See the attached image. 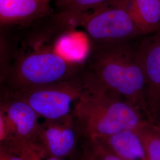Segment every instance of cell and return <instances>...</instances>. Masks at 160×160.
Returning <instances> with one entry per match:
<instances>
[{"instance_id":"cell-2","label":"cell","mask_w":160,"mask_h":160,"mask_svg":"<svg viewBox=\"0 0 160 160\" xmlns=\"http://www.w3.org/2000/svg\"><path fill=\"white\" fill-rule=\"evenodd\" d=\"M87 87L75 105L74 116L80 133L88 140L137 129L144 114L122 98L98 86L86 75Z\"/></svg>"},{"instance_id":"cell-17","label":"cell","mask_w":160,"mask_h":160,"mask_svg":"<svg viewBox=\"0 0 160 160\" xmlns=\"http://www.w3.org/2000/svg\"><path fill=\"white\" fill-rule=\"evenodd\" d=\"M155 128V130L157 132L158 135L159 136L160 138V116H158V118H157V119L156 120L155 123L154 124Z\"/></svg>"},{"instance_id":"cell-15","label":"cell","mask_w":160,"mask_h":160,"mask_svg":"<svg viewBox=\"0 0 160 160\" xmlns=\"http://www.w3.org/2000/svg\"><path fill=\"white\" fill-rule=\"evenodd\" d=\"M0 160H24L20 156L12 152L1 145Z\"/></svg>"},{"instance_id":"cell-14","label":"cell","mask_w":160,"mask_h":160,"mask_svg":"<svg viewBox=\"0 0 160 160\" xmlns=\"http://www.w3.org/2000/svg\"><path fill=\"white\" fill-rule=\"evenodd\" d=\"M90 141L88 150L95 160H123L116 155L103 144L97 141Z\"/></svg>"},{"instance_id":"cell-4","label":"cell","mask_w":160,"mask_h":160,"mask_svg":"<svg viewBox=\"0 0 160 160\" xmlns=\"http://www.w3.org/2000/svg\"><path fill=\"white\" fill-rule=\"evenodd\" d=\"M61 15V18H66L72 26L83 28L96 45L129 43L143 35L130 12L118 0L99 7L91 12Z\"/></svg>"},{"instance_id":"cell-1","label":"cell","mask_w":160,"mask_h":160,"mask_svg":"<svg viewBox=\"0 0 160 160\" xmlns=\"http://www.w3.org/2000/svg\"><path fill=\"white\" fill-rule=\"evenodd\" d=\"M89 77L98 86L122 98L146 116L145 78L136 49L129 43L96 45Z\"/></svg>"},{"instance_id":"cell-5","label":"cell","mask_w":160,"mask_h":160,"mask_svg":"<svg viewBox=\"0 0 160 160\" xmlns=\"http://www.w3.org/2000/svg\"><path fill=\"white\" fill-rule=\"evenodd\" d=\"M87 87L86 76L76 77L48 86L12 92L27 102L45 120H59L73 114L75 104Z\"/></svg>"},{"instance_id":"cell-13","label":"cell","mask_w":160,"mask_h":160,"mask_svg":"<svg viewBox=\"0 0 160 160\" xmlns=\"http://www.w3.org/2000/svg\"><path fill=\"white\" fill-rule=\"evenodd\" d=\"M113 0H56V5L62 13L75 14L94 10Z\"/></svg>"},{"instance_id":"cell-7","label":"cell","mask_w":160,"mask_h":160,"mask_svg":"<svg viewBox=\"0 0 160 160\" xmlns=\"http://www.w3.org/2000/svg\"><path fill=\"white\" fill-rule=\"evenodd\" d=\"M78 133L74 114L59 120H45L40 123L34 144L41 154L62 159L74 151Z\"/></svg>"},{"instance_id":"cell-18","label":"cell","mask_w":160,"mask_h":160,"mask_svg":"<svg viewBox=\"0 0 160 160\" xmlns=\"http://www.w3.org/2000/svg\"><path fill=\"white\" fill-rule=\"evenodd\" d=\"M47 160H62L61 158H56V157H50Z\"/></svg>"},{"instance_id":"cell-9","label":"cell","mask_w":160,"mask_h":160,"mask_svg":"<svg viewBox=\"0 0 160 160\" xmlns=\"http://www.w3.org/2000/svg\"><path fill=\"white\" fill-rule=\"evenodd\" d=\"M53 0H0L1 26L22 24L46 16Z\"/></svg>"},{"instance_id":"cell-12","label":"cell","mask_w":160,"mask_h":160,"mask_svg":"<svg viewBox=\"0 0 160 160\" xmlns=\"http://www.w3.org/2000/svg\"><path fill=\"white\" fill-rule=\"evenodd\" d=\"M148 160H160V138L154 125L145 120L137 129Z\"/></svg>"},{"instance_id":"cell-16","label":"cell","mask_w":160,"mask_h":160,"mask_svg":"<svg viewBox=\"0 0 160 160\" xmlns=\"http://www.w3.org/2000/svg\"><path fill=\"white\" fill-rule=\"evenodd\" d=\"M95 160V159L92 156L90 151L87 149L82 155V157L80 158V160Z\"/></svg>"},{"instance_id":"cell-6","label":"cell","mask_w":160,"mask_h":160,"mask_svg":"<svg viewBox=\"0 0 160 160\" xmlns=\"http://www.w3.org/2000/svg\"><path fill=\"white\" fill-rule=\"evenodd\" d=\"M145 78L146 117L154 124L160 114V30L136 49Z\"/></svg>"},{"instance_id":"cell-3","label":"cell","mask_w":160,"mask_h":160,"mask_svg":"<svg viewBox=\"0 0 160 160\" xmlns=\"http://www.w3.org/2000/svg\"><path fill=\"white\" fill-rule=\"evenodd\" d=\"M51 48L36 49L21 55L12 67L8 78L14 91L28 90L75 78L81 68Z\"/></svg>"},{"instance_id":"cell-10","label":"cell","mask_w":160,"mask_h":160,"mask_svg":"<svg viewBox=\"0 0 160 160\" xmlns=\"http://www.w3.org/2000/svg\"><path fill=\"white\" fill-rule=\"evenodd\" d=\"M123 160H148L137 129H128L94 140Z\"/></svg>"},{"instance_id":"cell-8","label":"cell","mask_w":160,"mask_h":160,"mask_svg":"<svg viewBox=\"0 0 160 160\" xmlns=\"http://www.w3.org/2000/svg\"><path fill=\"white\" fill-rule=\"evenodd\" d=\"M0 113L9 126L10 138H16L34 143L40 128V116L28 103L12 96L1 103Z\"/></svg>"},{"instance_id":"cell-11","label":"cell","mask_w":160,"mask_h":160,"mask_svg":"<svg viewBox=\"0 0 160 160\" xmlns=\"http://www.w3.org/2000/svg\"><path fill=\"white\" fill-rule=\"evenodd\" d=\"M131 14L143 34L160 30V0H118Z\"/></svg>"}]
</instances>
